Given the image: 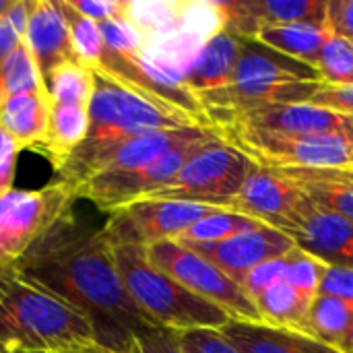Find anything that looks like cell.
Returning a JSON list of instances; mask_svg holds the SVG:
<instances>
[{"label": "cell", "instance_id": "277c9868", "mask_svg": "<svg viewBox=\"0 0 353 353\" xmlns=\"http://www.w3.org/2000/svg\"><path fill=\"white\" fill-rule=\"evenodd\" d=\"M118 273L137 306L161 329H221L230 316L209 300L188 292L147 261L145 248H112Z\"/></svg>", "mask_w": 353, "mask_h": 353}, {"label": "cell", "instance_id": "f35d334b", "mask_svg": "<svg viewBox=\"0 0 353 353\" xmlns=\"http://www.w3.org/2000/svg\"><path fill=\"white\" fill-rule=\"evenodd\" d=\"M19 153H21V149L14 145L10 134L0 126V199L12 190Z\"/></svg>", "mask_w": 353, "mask_h": 353}, {"label": "cell", "instance_id": "5b68a950", "mask_svg": "<svg viewBox=\"0 0 353 353\" xmlns=\"http://www.w3.org/2000/svg\"><path fill=\"white\" fill-rule=\"evenodd\" d=\"M217 134L269 170H353V134L292 137L244 128Z\"/></svg>", "mask_w": 353, "mask_h": 353}, {"label": "cell", "instance_id": "4fadbf2b", "mask_svg": "<svg viewBox=\"0 0 353 353\" xmlns=\"http://www.w3.org/2000/svg\"><path fill=\"white\" fill-rule=\"evenodd\" d=\"M302 201L304 192L294 180L277 170H269L252 161L242 190L232 201L230 211L248 215L285 232L292 225Z\"/></svg>", "mask_w": 353, "mask_h": 353}, {"label": "cell", "instance_id": "8992f818", "mask_svg": "<svg viewBox=\"0 0 353 353\" xmlns=\"http://www.w3.org/2000/svg\"><path fill=\"white\" fill-rule=\"evenodd\" d=\"M77 194L52 180L35 190L12 188L0 199V271L14 267L62 217L77 209Z\"/></svg>", "mask_w": 353, "mask_h": 353}, {"label": "cell", "instance_id": "60d3db41", "mask_svg": "<svg viewBox=\"0 0 353 353\" xmlns=\"http://www.w3.org/2000/svg\"><path fill=\"white\" fill-rule=\"evenodd\" d=\"M308 103L321 105V108H329V110H335V112H343V114H352L353 116V85H345V87L323 85Z\"/></svg>", "mask_w": 353, "mask_h": 353}, {"label": "cell", "instance_id": "7c38bea8", "mask_svg": "<svg viewBox=\"0 0 353 353\" xmlns=\"http://www.w3.org/2000/svg\"><path fill=\"white\" fill-rule=\"evenodd\" d=\"M219 128L263 130L292 137L353 134V116L312 103H275L248 110Z\"/></svg>", "mask_w": 353, "mask_h": 353}, {"label": "cell", "instance_id": "8d00e7d4", "mask_svg": "<svg viewBox=\"0 0 353 353\" xmlns=\"http://www.w3.org/2000/svg\"><path fill=\"white\" fill-rule=\"evenodd\" d=\"M319 296H329V298H337L341 302L353 304V269L327 265L321 288H319Z\"/></svg>", "mask_w": 353, "mask_h": 353}, {"label": "cell", "instance_id": "4316f807", "mask_svg": "<svg viewBox=\"0 0 353 353\" xmlns=\"http://www.w3.org/2000/svg\"><path fill=\"white\" fill-rule=\"evenodd\" d=\"M43 85L52 101L77 103V105L89 108L93 91H95V72L89 66L77 60H70L54 68Z\"/></svg>", "mask_w": 353, "mask_h": 353}, {"label": "cell", "instance_id": "83f0119b", "mask_svg": "<svg viewBox=\"0 0 353 353\" xmlns=\"http://www.w3.org/2000/svg\"><path fill=\"white\" fill-rule=\"evenodd\" d=\"M261 225H267V223L252 219L248 215L230 211V209H215L213 213L205 215L194 225H190L180 238H176V242H192V244L219 242V240H228L232 236L250 232Z\"/></svg>", "mask_w": 353, "mask_h": 353}, {"label": "cell", "instance_id": "ba28073f", "mask_svg": "<svg viewBox=\"0 0 353 353\" xmlns=\"http://www.w3.org/2000/svg\"><path fill=\"white\" fill-rule=\"evenodd\" d=\"M145 254L153 267L176 279L188 292L225 310L230 319L263 323L254 302L242 292V288L219 267L190 248L178 244L176 240H163L147 246Z\"/></svg>", "mask_w": 353, "mask_h": 353}, {"label": "cell", "instance_id": "d6a6232c", "mask_svg": "<svg viewBox=\"0 0 353 353\" xmlns=\"http://www.w3.org/2000/svg\"><path fill=\"white\" fill-rule=\"evenodd\" d=\"M99 29L108 52L120 56H141V48H143L141 33L124 17L108 19L99 23Z\"/></svg>", "mask_w": 353, "mask_h": 353}, {"label": "cell", "instance_id": "d6986e66", "mask_svg": "<svg viewBox=\"0 0 353 353\" xmlns=\"http://www.w3.org/2000/svg\"><path fill=\"white\" fill-rule=\"evenodd\" d=\"M23 41L29 48L43 83L54 68L74 60L70 27L60 0H31Z\"/></svg>", "mask_w": 353, "mask_h": 353}, {"label": "cell", "instance_id": "2e32d148", "mask_svg": "<svg viewBox=\"0 0 353 353\" xmlns=\"http://www.w3.org/2000/svg\"><path fill=\"white\" fill-rule=\"evenodd\" d=\"M217 130L211 126H186V128H176V130H161V132H151L143 137L128 139L105 153H101L97 159H93L87 170L81 176L79 186L97 176V174H110V172H126V170H137L143 165H149L163 157L165 153L190 145V143H203L217 139ZM77 186V188H79ZM74 188V190H77Z\"/></svg>", "mask_w": 353, "mask_h": 353}, {"label": "cell", "instance_id": "bcb514c9", "mask_svg": "<svg viewBox=\"0 0 353 353\" xmlns=\"http://www.w3.org/2000/svg\"><path fill=\"white\" fill-rule=\"evenodd\" d=\"M0 353H6V352H4V350H0Z\"/></svg>", "mask_w": 353, "mask_h": 353}, {"label": "cell", "instance_id": "836d02e7", "mask_svg": "<svg viewBox=\"0 0 353 353\" xmlns=\"http://www.w3.org/2000/svg\"><path fill=\"white\" fill-rule=\"evenodd\" d=\"M29 10L31 0H14L8 12L0 19V66L23 41Z\"/></svg>", "mask_w": 353, "mask_h": 353}, {"label": "cell", "instance_id": "1f68e13d", "mask_svg": "<svg viewBox=\"0 0 353 353\" xmlns=\"http://www.w3.org/2000/svg\"><path fill=\"white\" fill-rule=\"evenodd\" d=\"M325 269H327V263H323L321 259H316L310 252L296 246L292 252L285 254L283 281L288 285H292L296 292L314 300L319 296V288H321Z\"/></svg>", "mask_w": 353, "mask_h": 353}, {"label": "cell", "instance_id": "44dd1931", "mask_svg": "<svg viewBox=\"0 0 353 353\" xmlns=\"http://www.w3.org/2000/svg\"><path fill=\"white\" fill-rule=\"evenodd\" d=\"M244 37L223 27L201 50L199 58L190 66L184 85L199 97L209 91L223 89L232 83Z\"/></svg>", "mask_w": 353, "mask_h": 353}, {"label": "cell", "instance_id": "9a60e30c", "mask_svg": "<svg viewBox=\"0 0 353 353\" xmlns=\"http://www.w3.org/2000/svg\"><path fill=\"white\" fill-rule=\"evenodd\" d=\"M285 234L323 263L353 269V223L314 205L306 194Z\"/></svg>", "mask_w": 353, "mask_h": 353}, {"label": "cell", "instance_id": "4dcf8cb0", "mask_svg": "<svg viewBox=\"0 0 353 353\" xmlns=\"http://www.w3.org/2000/svg\"><path fill=\"white\" fill-rule=\"evenodd\" d=\"M316 70L325 85H353V41L343 39L339 35H331V39L325 43L319 56Z\"/></svg>", "mask_w": 353, "mask_h": 353}, {"label": "cell", "instance_id": "ac0fdd59", "mask_svg": "<svg viewBox=\"0 0 353 353\" xmlns=\"http://www.w3.org/2000/svg\"><path fill=\"white\" fill-rule=\"evenodd\" d=\"M290 83H323V79L312 64L281 54L254 37H244L242 52L230 85L271 87Z\"/></svg>", "mask_w": 353, "mask_h": 353}, {"label": "cell", "instance_id": "7bdbcfd3", "mask_svg": "<svg viewBox=\"0 0 353 353\" xmlns=\"http://www.w3.org/2000/svg\"><path fill=\"white\" fill-rule=\"evenodd\" d=\"M68 353H137V350H134V345H132L128 352H112V350H105V347L95 345V347H89V350H81V352H68Z\"/></svg>", "mask_w": 353, "mask_h": 353}, {"label": "cell", "instance_id": "e575fe53", "mask_svg": "<svg viewBox=\"0 0 353 353\" xmlns=\"http://www.w3.org/2000/svg\"><path fill=\"white\" fill-rule=\"evenodd\" d=\"M174 337L184 353H242L238 352L217 329L174 331Z\"/></svg>", "mask_w": 353, "mask_h": 353}, {"label": "cell", "instance_id": "74e56055", "mask_svg": "<svg viewBox=\"0 0 353 353\" xmlns=\"http://www.w3.org/2000/svg\"><path fill=\"white\" fill-rule=\"evenodd\" d=\"M68 4L81 17L95 23H103L108 19L124 17L128 0H68Z\"/></svg>", "mask_w": 353, "mask_h": 353}, {"label": "cell", "instance_id": "f1b7e54d", "mask_svg": "<svg viewBox=\"0 0 353 353\" xmlns=\"http://www.w3.org/2000/svg\"><path fill=\"white\" fill-rule=\"evenodd\" d=\"M41 72L25 46V41L19 43V48L2 62L0 66V108L6 99L19 93H29L43 89Z\"/></svg>", "mask_w": 353, "mask_h": 353}, {"label": "cell", "instance_id": "f546056e", "mask_svg": "<svg viewBox=\"0 0 353 353\" xmlns=\"http://www.w3.org/2000/svg\"><path fill=\"white\" fill-rule=\"evenodd\" d=\"M62 10L66 14L68 27H70V41H72V52H74V60L95 68L105 52V43L101 37V29L99 23L89 21L85 17H81L79 12H74V8L68 4V0H60Z\"/></svg>", "mask_w": 353, "mask_h": 353}, {"label": "cell", "instance_id": "3957f363", "mask_svg": "<svg viewBox=\"0 0 353 353\" xmlns=\"http://www.w3.org/2000/svg\"><path fill=\"white\" fill-rule=\"evenodd\" d=\"M201 126L186 114L153 101L112 79L95 72V91L89 103V130L66 163L54 172V180L72 192L87 165L108 149L151 132Z\"/></svg>", "mask_w": 353, "mask_h": 353}, {"label": "cell", "instance_id": "d590c367", "mask_svg": "<svg viewBox=\"0 0 353 353\" xmlns=\"http://www.w3.org/2000/svg\"><path fill=\"white\" fill-rule=\"evenodd\" d=\"M283 273H285V256H279V259L267 261V263L250 269L248 273H244L238 279V285L254 302L263 292H267L275 283L283 281Z\"/></svg>", "mask_w": 353, "mask_h": 353}, {"label": "cell", "instance_id": "484cf974", "mask_svg": "<svg viewBox=\"0 0 353 353\" xmlns=\"http://www.w3.org/2000/svg\"><path fill=\"white\" fill-rule=\"evenodd\" d=\"M312 302H314L312 298L296 292L285 281H279L273 288H269L267 292H263L254 300V306H256L263 323L306 333L308 312H310Z\"/></svg>", "mask_w": 353, "mask_h": 353}, {"label": "cell", "instance_id": "d4e9b609", "mask_svg": "<svg viewBox=\"0 0 353 353\" xmlns=\"http://www.w3.org/2000/svg\"><path fill=\"white\" fill-rule=\"evenodd\" d=\"M306 335L341 353H353V304L316 296L308 312Z\"/></svg>", "mask_w": 353, "mask_h": 353}, {"label": "cell", "instance_id": "8fae6325", "mask_svg": "<svg viewBox=\"0 0 353 353\" xmlns=\"http://www.w3.org/2000/svg\"><path fill=\"white\" fill-rule=\"evenodd\" d=\"M91 70L153 101H159L168 108H174L186 114L201 126H211L199 97L184 83L163 74L141 56H120V54H112L105 50L99 64Z\"/></svg>", "mask_w": 353, "mask_h": 353}, {"label": "cell", "instance_id": "ee69618b", "mask_svg": "<svg viewBox=\"0 0 353 353\" xmlns=\"http://www.w3.org/2000/svg\"><path fill=\"white\" fill-rule=\"evenodd\" d=\"M12 2H14V0H0V19L8 12V8L12 6Z\"/></svg>", "mask_w": 353, "mask_h": 353}, {"label": "cell", "instance_id": "5bb4252c", "mask_svg": "<svg viewBox=\"0 0 353 353\" xmlns=\"http://www.w3.org/2000/svg\"><path fill=\"white\" fill-rule=\"evenodd\" d=\"M178 244L211 261L236 283L250 269L267 261L285 256L298 246L292 236H288L285 232L273 225H261V228H254L250 232H244V234H238L219 242H203V244L178 242Z\"/></svg>", "mask_w": 353, "mask_h": 353}, {"label": "cell", "instance_id": "52a82bcc", "mask_svg": "<svg viewBox=\"0 0 353 353\" xmlns=\"http://www.w3.org/2000/svg\"><path fill=\"white\" fill-rule=\"evenodd\" d=\"M252 159L221 137L205 143L182 170L147 199L186 201L230 209L242 190Z\"/></svg>", "mask_w": 353, "mask_h": 353}, {"label": "cell", "instance_id": "b9f144b4", "mask_svg": "<svg viewBox=\"0 0 353 353\" xmlns=\"http://www.w3.org/2000/svg\"><path fill=\"white\" fill-rule=\"evenodd\" d=\"M134 350L137 353H184L170 329H155L141 335L134 341Z\"/></svg>", "mask_w": 353, "mask_h": 353}, {"label": "cell", "instance_id": "9c48e42d", "mask_svg": "<svg viewBox=\"0 0 353 353\" xmlns=\"http://www.w3.org/2000/svg\"><path fill=\"white\" fill-rule=\"evenodd\" d=\"M215 209L221 207L168 199H141L108 213L101 234L112 248H147L163 240L180 238L190 225Z\"/></svg>", "mask_w": 353, "mask_h": 353}, {"label": "cell", "instance_id": "6da1fadb", "mask_svg": "<svg viewBox=\"0 0 353 353\" xmlns=\"http://www.w3.org/2000/svg\"><path fill=\"white\" fill-rule=\"evenodd\" d=\"M14 269L89 319L99 347L128 352L141 335L161 329L124 288L101 228L83 221L77 209L62 217Z\"/></svg>", "mask_w": 353, "mask_h": 353}, {"label": "cell", "instance_id": "ab89813d", "mask_svg": "<svg viewBox=\"0 0 353 353\" xmlns=\"http://www.w3.org/2000/svg\"><path fill=\"white\" fill-rule=\"evenodd\" d=\"M327 25L333 35L353 41V0H327Z\"/></svg>", "mask_w": 353, "mask_h": 353}, {"label": "cell", "instance_id": "e0dca14e", "mask_svg": "<svg viewBox=\"0 0 353 353\" xmlns=\"http://www.w3.org/2000/svg\"><path fill=\"white\" fill-rule=\"evenodd\" d=\"M221 6L225 27L242 37H254L271 25L327 23V0H232Z\"/></svg>", "mask_w": 353, "mask_h": 353}, {"label": "cell", "instance_id": "7a4b0ae2", "mask_svg": "<svg viewBox=\"0 0 353 353\" xmlns=\"http://www.w3.org/2000/svg\"><path fill=\"white\" fill-rule=\"evenodd\" d=\"M95 345L89 319L14 267L0 271V350L68 353Z\"/></svg>", "mask_w": 353, "mask_h": 353}, {"label": "cell", "instance_id": "7402d4cb", "mask_svg": "<svg viewBox=\"0 0 353 353\" xmlns=\"http://www.w3.org/2000/svg\"><path fill=\"white\" fill-rule=\"evenodd\" d=\"M52 99L48 89L19 93L0 108V126L10 134L21 151H39L50 124Z\"/></svg>", "mask_w": 353, "mask_h": 353}, {"label": "cell", "instance_id": "cb8c5ba5", "mask_svg": "<svg viewBox=\"0 0 353 353\" xmlns=\"http://www.w3.org/2000/svg\"><path fill=\"white\" fill-rule=\"evenodd\" d=\"M331 35L333 33L327 23H288L263 27L254 39L316 68L319 56Z\"/></svg>", "mask_w": 353, "mask_h": 353}, {"label": "cell", "instance_id": "30bf717a", "mask_svg": "<svg viewBox=\"0 0 353 353\" xmlns=\"http://www.w3.org/2000/svg\"><path fill=\"white\" fill-rule=\"evenodd\" d=\"M213 141V139H211ZM205 143H190L184 147H178L157 161L137 168V170H126V172H110V174H97L89 180H85L77 190L79 201H89L93 203L99 211L112 213L128 203L141 201L163 188L180 170L182 165L196 153Z\"/></svg>", "mask_w": 353, "mask_h": 353}, {"label": "cell", "instance_id": "ffe728a7", "mask_svg": "<svg viewBox=\"0 0 353 353\" xmlns=\"http://www.w3.org/2000/svg\"><path fill=\"white\" fill-rule=\"evenodd\" d=\"M217 331L242 353H341L302 331L267 323L230 319Z\"/></svg>", "mask_w": 353, "mask_h": 353}, {"label": "cell", "instance_id": "603a6c76", "mask_svg": "<svg viewBox=\"0 0 353 353\" xmlns=\"http://www.w3.org/2000/svg\"><path fill=\"white\" fill-rule=\"evenodd\" d=\"M87 130H89L87 105L52 101L48 134L39 153H43L50 159L54 172H58L66 163V159L74 153V149L85 141Z\"/></svg>", "mask_w": 353, "mask_h": 353}, {"label": "cell", "instance_id": "f6af8a7d", "mask_svg": "<svg viewBox=\"0 0 353 353\" xmlns=\"http://www.w3.org/2000/svg\"><path fill=\"white\" fill-rule=\"evenodd\" d=\"M14 353H41V352H14Z\"/></svg>", "mask_w": 353, "mask_h": 353}]
</instances>
